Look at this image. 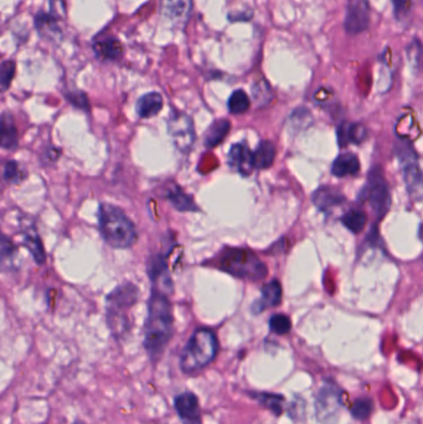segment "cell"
Segmentation results:
<instances>
[{
	"instance_id": "cell-5",
	"label": "cell",
	"mask_w": 423,
	"mask_h": 424,
	"mask_svg": "<svg viewBox=\"0 0 423 424\" xmlns=\"http://www.w3.org/2000/svg\"><path fill=\"white\" fill-rule=\"evenodd\" d=\"M138 288L131 283L118 286L107 298L108 324L115 334L121 335L127 329L128 320L124 312L133 307L138 299Z\"/></svg>"
},
{
	"instance_id": "cell-37",
	"label": "cell",
	"mask_w": 423,
	"mask_h": 424,
	"mask_svg": "<svg viewBox=\"0 0 423 424\" xmlns=\"http://www.w3.org/2000/svg\"><path fill=\"white\" fill-rule=\"evenodd\" d=\"M13 253H14V247H13L11 241L4 236L3 237V242H1V257H3V260H6V257H11Z\"/></svg>"
},
{
	"instance_id": "cell-15",
	"label": "cell",
	"mask_w": 423,
	"mask_h": 424,
	"mask_svg": "<svg viewBox=\"0 0 423 424\" xmlns=\"http://www.w3.org/2000/svg\"><path fill=\"white\" fill-rule=\"evenodd\" d=\"M280 300H282V286H280V281H270L262 288V297L254 303L252 310L254 313H261L267 307L280 305Z\"/></svg>"
},
{
	"instance_id": "cell-29",
	"label": "cell",
	"mask_w": 423,
	"mask_h": 424,
	"mask_svg": "<svg viewBox=\"0 0 423 424\" xmlns=\"http://www.w3.org/2000/svg\"><path fill=\"white\" fill-rule=\"evenodd\" d=\"M366 223H367V218L363 211H350L343 218L345 227L354 234L361 232L365 228Z\"/></svg>"
},
{
	"instance_id": "cell-16",
	"label": "cell",
	"mask_w": 423,
	"mask_h": 424,
	"mask_svg": "<svg viewBox=\"0 0 423 424\" xmlns=\"http://www.w3.org/2000/svg\"><path fill=\"white\" fill-rule=\"evenodd\" d=\"M93 50L100 59L116 60L122 55L123 46L116 37H98L93 43Z\"/></svg>"
},
{
	"instance_id": "cell-32",
	"label": "cell",
	"mask_w": 423,
	"mask_h": 424,
	"mask_svg": "<svg viewBox=\"0 0 423 424\" xmlns=\"http://www.w3.org/2000/svg\"><path fill=\"white\" fill-rule=\"evenodd\" d=\"M372 412V401L370 398H359L351 407V414L356 419H366Z\"/></svg>"
},
{
	"instance_id": "cell-19",
	"label": "cell",
	"mask_w": 423,
	"mask_h": 424,
	"mask_svg": "<svg viewBox=\"0 0 423 424\" xmlns=\"http://www.w3.org/2000/svg\"><path fill=\"white\" fill-rule=\"evenodd\" d=\"M360 170V163L358 157L354 154H341L333 163L332 171L335 176L343 178V176L353 175Z\"/></svg>"
},
{
	"instance_id": "cell-23",
	"label": "cell",
	"mask_w": 423,
	"mask_h": 424,
	"mask_svg": "<svg viewBox=\"0 0 423 424\" xmlns=\"http://www.w3.org/2000/svg\"><path fill=\"white\" fill-rule=\"evenodd\" d=\"M275 158V147L272 142L259 143L254 153V163L256 169H267L273 164Z\"/></svg>"
},
{
	"instance_id": "cell-27",
	"label": "cell",
	"mask_w": 423,
	"mask_h": 424,
	"mask_svg": "<svg viewBox=\"0 0 423 424\" xmlns=\"http://www.w3.org/2000/svg\"><path fill=\"white\" fill-rule=\"evenodd\" d=\"M312 114L307 108H298L296 111L292 112L291 117H289V127L294 132L307 129L308 127L312 126Z\"/></svg>"
},
{
	"instance_id": "cell-17",
	"label": "cell",
	"mask_w": 423,
	"mask_h": 424,
	"mask_svg": "<svg viewBox=\"0 0 423 424\" xmlns=\"http://www.w3.org/2000/svg\"><path fill=\"white\" fill-rule=\"evenodd\" d=\"M163 108V97L157 93L142 95L137 102V114L141 118H152L157 116Z\"/></svg>"
},
{
	"instance_id": "cell-38",
	"label": "cell",
	"mask_w": 423,
	"mask_h": 424,
	"mask_svg": "<svg viewBox=\"0 0 423 424\" xmlns=\"http://www.w3.org/2000/svg\"><path fill=\"white\" fill-rule=\"evenodd\" d=\"M74 424H84V423H81V422H79H79H77V423H74Z\"/></svg>"
},
{
	"instance_id": "cell-31",
	"label": "cell",
	"mask_w": 423,
	"mask_h": 424,
	"mask_svg": "<svg viewBox=\"0 0 423 424\" xmlns=\"http://www.w3.org/2000/svg\"><path fill=\"white\" fill-rule=\"evenodd\" d=\"M270 328L278 335L288 334L291 331L292 323L289 318L283 314H275L270 320Z\"/></svg>"
},
{
	"instance_id": "cell-12",
	"label": "cell",
	"mask_w": 423,
	"mask_h": 424,
	"mask_svg": "<svg viewBox=\"0 0 423 424\" xmlns=\"http://www.w3.org/2000/svg\"><path fill=\"white\" fill-rule=\"evenodd\" d=\"M148 276L153 283V292L168 296L173 291V283L168 271V265L163 256H155L149 262Z\"/></svg>"
},
{
	"instance_id": "cell-35",
	"label": "cell",
	"mask_w": 423,
	"mask_h": 424,
	"mask_svg": "<svg viewBox=\"0 0 423 424\" xmlns=\"http://www.w3.org/2000/svg\"><path fill=\"white\" fill-rule=\"evenodd\" d=\"M391 3L393 6V15L397 20H405L412 8V0H391Z\"/></svg>"
},
{
	"instance_id": "cell-26",
	"label": "cell",
	"mask_w": 423,
	"mask_h": 424,
	"mask_svg": "<svg viewBox=\"0 0 423 424\" xmlns=\"http://www.w3.org/2000/svg\"><path fill=\"white\" fill-rule=\"evenodd\" d=\"M24 244L30 252H32L34 260L37 263L41 265L45 262V251H44L41 239L37 236L35 231H27L24 234Z\"/></svg>"
},
{
	"instance_id": "cell-4",
	"label": "cell",
	"mask_w": 423,
	"mask_h": 424,
	"mask_svg": "<svg viewBox=\"0 0 423 424\" xmlns=\"http://www.w3.org/2000/svg\"><path fill=\"white\" fill-rule=\"evenodd\" d=\"M219 267L233 276L259 281L267 274L266 265L259 260L254 252L247 249H230L220 256Z\"/></svg>"
},
{
	"instance_id": "cell-30",
	"label": "cell",
	"mask_w": 423,
	"mask_h": 424,
	"mask_svg": "<svg viewBox=\"0 0 423 424\" xmlns=\"http://www.w3.org/2000/svg\"><path fill=\"white\" fill-rule=\"evenodd\" d=\"M252 95L257 106H266L273 98V92L271 86L265 80L259 81L252 87Z\"/></svg>"
},
{
	"instance_id": "cell-9",
	"label": "cell",
	"mask_w": 423,
	"mask_h": 424,
	"mask_svg": "<svg viewBox=\"0 0 423 424\" xmlns=\"http://www.w3.org/2000/svg\"><path fill=\"white\" fill-rule=\"evenodd\" d=\"M370 25L369 0H349L345 15L344 27L350 35L365 32Z\"/></svg>"
},
{
	"instance_id": "cell-13",
	"label": "cell",
	"mask_w": 423,
	"mask_h": 424,
	"mask_svg": "<svg viewBox=\"0 0 423 424\" xmlns=\"http://www.w3.org/2000/svg\"><path fill=\"white\" fill-rule=\"evenodd\" d=\"M228 165L240 173L241 175L247 176L254 169V153L244 143L235 144L228 152Z\"/></svg>"
},
{
	"instance_id": "cell-11",
	"label": "cell",
	"mask_w": 423,
	"mask_h": 424,
	"mask_svg": "<svg viewBox=\"0 0 423 424\" xmlns=\"http://www.w3.org/2000/svg\"><path fill=\"white\" fill-rule=\"evenodd\" d=\"M174 407L183 424H202L199 399L193 392H183L175 397Z\"/></svg>"
},
{
	"instance_id": "cell-1",
	"label": "cell",
	"mask_w": 423,
	"mask_h": 424,
	"mask_svg": "<svg viewBox=\"0 0 423 424\" xmlns=\"http://www.w3.org/2000/svg\"><path fill=\"white\" fill-rule=\"evenodd\" d=\"M174 331V318L168 296L152 292L144 328V347L150 360H158Z\"/></svg>"
},
{
	"instance_id": "cell-28",
	"label": "cell",
	"mask_w": 423,
	"mask_h": 424,
	"mask_svg": "<svg viewBox=\"0 0 423 424\" xmlns=\"http://www.w3.org/2000/svg\"><path fill=\"white\" fill-rule=\"evenodd\" d=\"M249 98L244 90H237L233 92L228 100V111L233 114H242L249 108Z\"/></svg>"
},
{
	"instance_id": "cell-10",
	"label": "cell",
	"mask_w": 423,
	"mask_h": 424,
	"mask_svg": "<svg viewBox=\"0 0 423 424\" xmlns=\"http://www.w3.org/2000/svg\"><path fill=\"white\" fill-rule=\"evenodd\" d=\"M162 15L174 27H186L193 11V0H162Z\"/></svg>"
},
{
	"instance_id": "cell-24",
	"label": "cell",
	"mask_w": 423,
	"mask_h": 424,
	"mask_svg": "<svg viewBox=\"0 0 423 424\" xmlns=\"http://www.w3.org/2000/svg\"><path fill=\"white\" fill-rule=\"evenodd\" d=\"M18 145V132L13 117L8 112L1 116V147L4 149L15 148Z\"/></svg>"
},
{
	"instance_id": "cell-36",
	"label": "cell",
	"mask_w": 423,
	"mask_h": 424,
	"mask_svg": "<svg viewBox=\"0 0 423 424\" xmlns=\"http://www.w3.org/2000/svg\"><path fill=\"white\" fill-rule=\"evenodd\" d=\"M20 173H22L20 171V166L16 164L15 161H8L6 165V169H4V179L9 184H16V183L22 180Z\"/></svg>"
},
{
	"instance_id": "cell-7",
	"label": "cell",
	"mask_w": 423,
	"mask_h": 424,
	"mask_svg": "<svg viewBox=\"0 0 423 424\" xmlns=\"http://www.w3.org/2000/svg\"><path fill=\"white\" fill-rule=\"evenodd\" d=\"M168 132L175 148L181 153H189L195 142L194 123L189 116L181 112H175L168 121Z\"/></svg>"
},
{
	"instance_id": "cell-22",
	"label": "cell",
	"mask_w": 423,
	"mask_h": 424,
	"mask_svg": "<svg viewBox=\"0 0 423 424\" xmlns=\"http://www.w3.org/2000/svg\"><path fill=\"white\" fill-rule=\"evenodd\" d=\"M338 135L340 144H360L367 138V132L363 124L353 123L340 128Z\"/></svg>"
},
{
	"instance_id": "cell-33",
	"label": "cell",
	"mask_w": 423,
	"mask_h": 424,
	"mask_svg": "<svg viewBox=\"0 0 423 424\" xmlns=\"http://www.w3.org/2000/svg\"><path fill=\"white\" fill-rule=\"evenodd\" d=\"M15 74V64L14 61H4L0 69V85H1V91H6L11 86V80Z\"/></svg>"
},
{
	"instance_id": "cell-34",
	"label": "cell",
	"mask_w": 423,
	"mask_h": 424,
	"mask_svg": "<svg viewBox=\"0 0 423 424\" xmlns=\"http://www.w3.org/2000/svg\"><path fill=\"white\" fill-rule=\"evenodd\" d=\"M408 59L412 61L415 69L423 67V45L418 40H413L408 48Z\"/></svg>"
},
{
	"instance_id": "cell-3",
	"label": "cell",
	"mask_w": 423,
	"mask_h": 424,
	"mask_svg": "<svg viewBox=\"0 0 423 424\" xmlns=\"http://www.w3.org/2000/svg\"><path fill=\"white\" fill-rule=\"evenodd\" d=\"M219 343L215 333L210 329L196 330L186 343L180 356V369L186 375L201 371L216 359Z\"/></svg>"
},
{
	"instance_id": "cell-8",
	"label": "cell",
	"mask_w": 423,
	"mask_h": 424,
	"mask_svg": "<svg viewBox=\"0 0 423 424\" xmlns=\"http://www.w3.org/2000/svg\"><path fill=\"white\" fill-rule=\"evenodd\" d=\"M317 417L322 424H334L339 416L341 406V396L338 388L333 385H324L318 393Z\"/></svg>"
},
{
	"instance_id": "cell-18",
	"label": "cell",
	"mask_w": 423,
	"mask_h": 424,
	"mask_svg": "<svg viewBox=\"0 0 423 424\" xmlns=\"http://www.w3.org/2000/svg\"><path fill=\"white\" fill-rule=\"evenodd\" d=\"M344 201V197L339 191L330 187H322L313 195L314 205L322 211H328L332 207L341 205Z\"/></svg>"
},
{
	"instance_id": "cell-20",
	"label": "cell",
	"mask_w": 423,
	"mask_h": 424,
	"mask_svg": "<svg viewBox=\"0 0 423 424\" xmlns=\"http://www.w3.org/2000/svg\"><path fill=\"white\" fill-rule=\"evenodd\" d=\"M230 128H231V123L228 119H220V121L212 123L205 134V147L215 148L219 144L223 143V139L226 138V135H228Z\"/></svg>"
},
{
	"instance_id": "cell-2",
	"label": "cell",
	"mask_w": 423,
	"mask_h": 424,
	"mask_svg": "<svg viewBox=\"0 0 423 424\" xmlns=\"http://www.w3.org/2000/svg\"><path fill=\"white\" fill-rule=\"evenodd\" d=\"M100 231L107 244L115 249H128L137 241V230L131 218L111 204H100Z\"/></svg>"
},
{
	"instance_id": "cell-25",
	"label": "cell",
	"mask_w": 423,
	"mask_h": 424,
	"mask_svg": "<svg viewBox=\"0 0 423 424\" xmlns=\"http://www.w3.org/2000/svg\"><path fill=\"white\" fill-rule=\"evenodd\" d=\"M251 397L254 398L257 402L265 406L266 409H270L271 412L280 416L283 412V403L285 398L280 395H272V393L257 392L251 393Z\"/></svg>"
},
{
	"instance_id": "cell-14",
	"label": "cell",
	"mask_w": 423,
	"mask_h": 424,
	"mask_svg": "<svg viewBox=\"0 0 423 424\" xmlns=\"http://www.w3.org/2000/svg\"><path fill=\"white\" fill-rule=\"evenodd\" d=\"M403 168V180L406 183L410 195L415 200L423 197V173L417 165V161L402 165Z\"/></svg>"
},
{
	"instance_id": "cell-6",
	"label": "cell",
	"mask_w": 423,
	"mask_h": 424,
	"mask_svg": "<svg viewBox=\"0 0 423 424\" xmlns=\"http://www.w3.org/2000/svg\"><path fill=\"white\" fill-rule=\"evenodd\" d=\"M366 200L369 201L371 211L376 220H381L386 215L391 206V197L386 180L380 168H374L369 174V180L365 187Z\"/></svg>"
},
{
	"instance_id": "cell-21",
	"label": "cell",
	"mask_w": 423,
	"mask_h": 424,
	"mask_svg": "<svg viewBox=\"0 0 423 424\" xmlns=\"http://www.w3.org/2000/svg\"><path fill=\"white\" fill-rule=\"evenodd\" d=\"M167 197L174 205L175 208L179 211H197L199 210L193 200V197L186 194L178 186H169V189L167 191Z\"/></svg>"
}]
</instances>
